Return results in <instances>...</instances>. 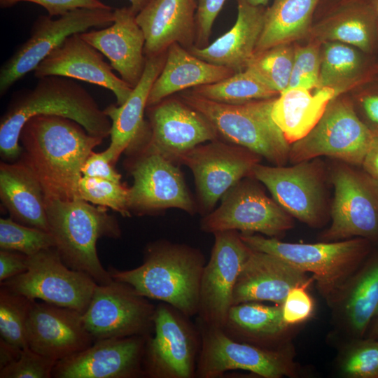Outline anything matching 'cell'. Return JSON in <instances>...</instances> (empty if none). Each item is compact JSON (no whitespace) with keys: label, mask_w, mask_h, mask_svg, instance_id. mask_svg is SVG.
I'll return each mask as SVG.
<instances>
[{"label":"cell","mask_w":378,"mask_h":378,"mask_svg":"<svg viewBox=\"0 0 378 378\" xmlns=\"http://www.w3.org/2000/svg\"><path fill=\"white\" fill-rule=\"evenodd\" d=\"M102 141L71 119L39 115L27 120L21 130L20 160L39 181L46 200H71L79 197L85 160Z\"/></svg>","instance_id":"cell-1"},{"label":"cell","mask_w":378,"mask_h":378,"mask_svg":"<svg viewBox=\"0 0 378 378\" xmlns=\"http://www.w3.org/2000/svg\"><path fill=\"white\" fill-rule=\"evenodd\" d=\"M39 115L71 119L103 139L110 135L111 120L85 88L71 78L45 76L33 88L16 94L1 118L0 152L4 159L20 157L21 130L27 120Z\"/></svg>","instance_id":"cell-2"},{"label":"cell","mask_w":378,"mask_h":378,"mask_svg":"<svg viewBox=\"0 0 378 378\" xmlns=\"http://www.w3.org/2000/svg\"><path fill=\"white\" fill-rule=\"evenodd\" d=\"M205 265L198 249L159 241L148 247L140 266L109 272L113 280L129 284L142 296L167 303L190 317L198 312Z\"/></svg>","instance_id":"cell-3"},{"label":"cell","mask_w":378,"mask_h":378,"mask_svg":"<svg viewBox=\"0 0 378 378\" xmlns=\"http://www.w3.org/2000/svg\"><path fill=\"white\" fill-rule=\"evenodd\" d=\"M49 231L64 263L90 276L98 284L111 283L109 271L101 264L97 251L100 237L118 238L121 231L106 207L91 205L78 197L71 200H46Z\"/></svg>","instance_id":"cell-4"},{"label":"cell","mask_w":378,"mask_h":378,"mask_svg":"<svg viewBox=\"0 0 378 378\" xmlns=\"http://www.w3.org/2000/svg\"><path fill=\"white\" fill-rule=\"evenodd\" d=\"M177 95L210 122L219 139L244 147L275 166H284L289 160L290 144L272 117L275 98L227 104L190 89Z\"/></svg>","instance_id":"cell-5"},{"label":"cell","mask_w":378,"mask_h":378,"mask_svg":"<svg viewBox=\"0 0 378 378\" xmlns=\"http://www.w3.org/2000/svg\"><path fill=\"white\" fill-rule=\"evenodd\" d=\"M251 249L274 255L295 268L312 272L326 297L338 291L369 251L367 239L316 244H295L251 233L239 234Z\"/></svg>","instance_id":"cell-6"},{"label":"cell","mask_w":378,"mask_h":378,"mask_svg":"<svg viewBox=\"0 0 378 378\" xmlns=\"http://www.w3.org/2000/svg\"><path fill=\"white\" fill-rule=\"evenodd\" d=\"M188 316L164 302L155 307L154 335L146 338L143 368L151 378L196 377L201 337Z\"/></svg>","instance_id":"cell-7"},{"label":"cell","mask_w":378,"mask_h":378,"mask_svg":"<svg viewBox=\"0 0 378 378\" xmlns=\"http://www.w3.org/2000/svg\"><path fill=\"white\" fill-rule=\"evenodd\" d=\"M27 267L1 286L32 300L85 312L98 284L88 274L66 266L55 247L28 256Z\"/></svg>","instance_id":"cell-8"},{"label":"cell","mask_w":378,"mask_h":378,"mask_svg":"<svg viewBox=\"0 0 378 378\" xmlns=\"http://www.w3.org/2000/svg\"><path fill=\"white\" fill-rule=\"evenodd\" d=\"M375 136L351 104L330 103L313 130L290 145L289 161L296 164L328 156L361 166Z\"/></svg>","instance_id":"cell-9"},{"label":"cell","mask_w":378,"mask_h":378,"mask_svg":"<svg viewBox=\"0 0 378 378\" xmlns=\"http://www.w3.org/2000/svg\"><path fill=\"white\" fill-rule=\"evenodd\" d=\"M114 21L112 9L78 8L57 19L39 16L29 38L4 63L0 70V94L6 92L43 61L66 38L94 27H105Z\"/></svg>","instance_id":"cell-10"},{"label":"cell","mask_w":378,"mask_h":378,"mask_svg":"<svg viewBox=\"0 0 378 378\" xmlns=\"http://www.w3.org/2000/svg\"><path fill=\"white\" fill-rule=\"evenodd\" d=\"M155 307L129 284L113 280L97 284L82 314L94 340L148 336L154 328Z\"/></svg>","instance_id":"cell-11"},{"label":"cell","mask_w":378,"mask_h":378,"mask_svg":"<svg viewBox=\"0 0 378 378\" xmlns=\"http://www.w3.org/2000/svg\"><path fill=\"white\" fill-rule=\"evenodd\" d=\"M291 216L257 184L241 179L222 197L220 205L202 219L201 230L215 233L240 230L279 236L293 227Z\"/></svg>","instance_id":"cell-12"},{"label":"cell","mask_w":378,"mask_h":378,"mask_svg":"<svg viewBox=\"0 0 378 378\" xmlns=\"http://www.w3.org/2000/svg\"><path fill=\"white\" fill-rule=\"evenodd\" d=\"M260 158L244 147L216 139L188 150L178 163L192 171L200 209L206 215L230 188L244 178L251 177Z\"/></svg>","instance_id":"cell-13"},{"label":"cell","mask_w":378,"mask_h":378,"mask_svg":"<svg viewBox=\"0 0 378 378\" xmlns=\"http://www.w3.org/2000/svg\"><path fill=\"white\" fill-rule=\"evenodd\" d=\"M332 223L324 238L339 240L378 237V182L346 164L334 167Z\"/></svg>","instance_id":"cell-14"},{"label":"cell","mask_w":378,"mask_h":378,"mask_svg":"<svg viewBox=\"0 0 378 378\" xmlns=\"http://www.w3.org/2000/svg\"><path fill=\"white\" fill-rule=\"evenodd\" d=\"M201 346L196 377L216 378L225 372L242 370L265 378H279L291 373L289 358L282 352L239 342L222 328L198 322Z\"/></svg>","instance_id":"cell-15"},{"label":"cell","mask_w":378,"mask_h":378,"mask_svg":"<svg viewBox=\"0 0 378 378\" xmlns=\"http://www.w3.org/2000/svg\"><path fill=\"white\" fill-rule=\"evenodd\" d=\"M131 165L134 183L130 188V211L145 214L168 208L194 214L197 207L176 163L141 144Z\"/></svg>","instance_id":"cell-16"},{"label":"cell","mask_w":378,"mask_h":378,"mask_svg":"<svg viewBox=\"0 0 378 378\" xmlns=\"http://www.w3.org/2000/svg\"><path fill=\"white\" fill-rule=\"evenodd\" d=\"M214 234V246L202 275L197 315L198 322L223 329L237 276L251 248L237 230Z\"/></svg>","instance_id":"cell-17"},{"label":"cell","mask_w":378,"mask_h":378,"mask_svg":"<svg viewBox=\"0 0 378 378\" xmlns=\"http://www.w3.org/2000/svg\"><path fill=\"white\" fill-rule=\"evenodd\" d=\"M149 135L142 144L177 164L186 152L219 139L210 122L177 94L146 108Z\"/></svg>","instance_id":"cell-18"},{"label":"cell","mask_w":378,"mask_h":378,"mask_svg":"<svg viewBox=\"0 0 378 378\" xmlns=\"http://www.w3.org/2000/svg\"><path fill=\"white\" fill-rule=\"evenodd\" d=\"M310 161L288 167L258 163L253 168L251 177L261 182L291 216L316 225L323 216L325 199L318 167Z\"/></svg>","instance_id":"cell-19"},{"label":"cell","mask_w":378,"mask_h":378,"mask_svg":"<svg viewBox=\"0 0 378 378\" xmlns=\"http://www.w3.org/2000/svg\"><path fill=\"white\" fill-rule=\"evenodd\" d=\"M148 336L96 340L88 348L57 362V378H134L144 375Z\"/></svg>","instance_id":"cell-20"},{"label":"cell","mask_w":378,"mask_h":378,"mask_svg":"<svg viewBox=\"0 0 378 378\" xmlns=\"http://www.w3.org/2000/svg\"><path fill=\"white\" fill-rule=\"evenodd\" d=\"M27 337L29 348L57 362L95 341L86 330L81 313L36 300L27 318Z\"/></svg>","instance_id":"cell-21"},{"label":"cell","mask_w":378,"mask_h":378,"mask_svg":"<svg viewBox=\"0 0 378 378\" xmlns=\"http://www.w3.org/2000/svg\"><path fill=\"white\" fill-rule=\"evenodd\" d=\"M112 70L99 51L80 34H75L41 61L34 72L37 78L58 76L104 88L113 93L116 105L120 106L127 100L133 88Z\"/></svg>","instance_id":"cell-22"},{"label":"cell","mask_w":378,"mask_h":378,"mask_svg":"<svg viewBox=\"0 0 378 378\" xmlns=\"http://www.w3.org/2000/svg\"><path fill=\"white\" fill-rule=\"evenodd\" d=\"M113 22L100 29L80 34L110 62L113 69L134 88L144 74L146 57V38L136 21V13L130 7L115 8Z\"/></svg>","instance_id":"cell-23"},{"label":"cell","mask_w":378,"mask_h":378,"mask_svg":"<svg viewBox=\"0 0 378 378\" xmlns=\"http://www.w3.org/2000/svg\"><path fill=\"white\" fill-rule=\"evenodd\" d=\"M305 273L274 255L251 248L233 289L232 305L260 301L281 305L291 288L310 284Z\"/></svg>","instance_id":"cell-24"},{"label":"cell","mask_w":378,"mask_h":378,"mask_svg":"<svg viewBox=\"0 0 378 378\" xmlns=\"http://www.w3.org/2000/svg\"><path fill=\"white\" fill-rule=\"evenodd\" d=\"M197 0H153L136 15L144 31L146 57L167 52L174 43L195 46Z\"/></svg>","instance_id":"cell-25"},{"label":"cell","mask_w":378,"mask_h":378,"mask_svg":"<svg viewBox=\"0 0 378 378\" xmlns=\"http://www.w3.org/2000/svg\"><path fill=\"white\" fill-rule=\"evenodd\" d=\"M166 53L146 57L142 77L127 100L122 105L111 104L104 109L111 122V142L105 151L114 164L123 152L139 145L149 134L144 112L153 84L164 66Z\"/></svg>","instance_id":"cell-26"},{"label":"cell","mask_w":378,"mask_h":378,"mask_svg":"<svg viewBox=\"0 0 378 378\" xmlns=\"http://www.w3.org/2000/svg\"><path fill=\"white\" fill-rule=\"evenodd\" d=\"M265 9L237 2L236 22L230 29L207 46L188 49L209 63L227 67L235 73L246 69L255 53L262 30Z\"/></svg>","instance_id":"cell-27"},{"label":"cell","mask_w":378,"mask_h":378,"mask_svg":"<svg viewBox=\"0 0 378 378\" xmlns=\"http://www.w3.org/2000/svg\"><path fill=\"white\" fill-rule=\"evenodd\" d=\"M235 72L227 67L204 61L178 43L167 50L164 66L153 84L147 107L193 88L225 79Z\"/></svg>","instance_id":"cell-28"},{"label":"cell","mask_w":378,"mask_h":378,"mask_svg":"<svg viewBox=\"0 0 378 378\" xmlns=\"http://www.w3.org/2000/svg\"><path fill=\"white\" fill-rule=\"evenodd\" d=\"M0 198L14 220L49 231L42 186L31 169L22 161L1 162Z\"/></svg>","instance_id":"cell-29"},{"label":"cell","mask_w":378,"mask_h":378,"mask_svg":"<svg viewBox=\"0 0 378 378\" xmlns=\"http://www.w3.org/2000/svg\"><path fill=\"white\" fill-rule=\"evenodd\" d=\"M335 95L331 87L318 88L314 94L306 88H294L274 99L272 117L290 145L313 130Z\"/></svg>","instance_id":"cell-30"},{"label":"cell","mask_w":378,"mask_h":378,"mask_svg":"<svg viewBox=\"0 0 378 378\" xmlns=\"http://www.w3.org/2000/svg\"><path fill=\"white\" fill-rule=\"evenodd\" d=\"M318 0H274L265 9L255 53L300 38L307 30ZM254 53V54H255Z\"/></svg>","instance_id":"cell-31"},{"label":"cell","mask_w":378,"mask_h":378,"mask_svg":"<svg viewBox=\"0 0 378 378\" xmlns=\"http://www.w3.org/2000/svg\"><path fill=\"white\" fill-rule=\"evenodd\" d=\"M287 326L281 306L248 302L231 306L223 330L232 339L267 340L279 335Z\"/></svg>","instance_id":"cell-32"},{"label":"cell","mask_w":378,"mask_h":378,"mask_svg":"<svg viewBox=\"0 0 378 378\" xmlns=\"http://www.w3.org/2000/svg\"><path fill=\"white\" fill-rule=\"evenodd\" d=\"M344 312L351 329L360 335L378 314V259L355 278L346 298Z\"/></svg>","instance_id":"cell-33"},{"label":"cell","mask_w":378,"mask_h":378,"mask_svg":"<svg viewBox=\"0 0 378 378\" xmlns=\"http://www.w3.org/2000/svg\"><path fill=\"white\" fill-rule=\"evenodd\" d=\"M190 90L205 99L227 104L276 98L279 94L248 69L237 72L218 82Z\"/></svg>","instance_id":"cell-34"},{"label":"cell","mask_w":378,"mask_h":378,"mask_svg":"<svg viewBox=\"0 0 378 378\" xmlns=\"http://www.w3.org/2000/svg\"><path fill=\"white\" fill-rule=\"evenodd\" d=\"M294 55L287 44L276 46L255 53L246 69L280 94L288 88Z\"/></svg>","instance_id":"cell-35"},{"label":"cell","mask_w":378,"mask_h":378,"mask_svg":"<svg viewBox=\"0 0 378 378\" xmlns=\"http://www.w3.org/2000/svg\"><path fill=\"white\" fill-rule=\"evenodd\" d=\"M34 300L1 286V339L20 350L29 347L27 323Z\"/></svg>","instance_id":"cell-36"},{"label":"cell","mask_w":378,"mask_h":378,"mask_svg":"<svg viewBox=\"0 0 378 378\" xmlns=\"http://www.w3.org/2000/svg\"><path fill=\"white\" fill-rule=\"evenodd\" d=\"M51 247H55L49 231L29 227L11 217L0 219V248L15 251L28 256Z\"/></svg>","instance_id":"cell-37"},{"label":"cell","mask_w":378,"mask_h":378,"mask_svg":"<svg viewBox=\"0 0 378 378\" xmlns=\"http://www.w3.org/2000/svg\"><path fill=\"white\" fill-rule=\"evenodd\" d=\"M79 197L93 204L110 208L123 216H130V188L121 182L83 176L78 183Z\"/></svg>","instance_id":"cell-38"},{"label":"cell","mask_w":378,"mask_h":378,"mask_svg":"<svg viewBox=\"0 0 378 378\" xmlns=\"http://www.w3.org/2000/svg\"><path fill=\"white\" fill-rule=\"evenodd\" d=\"M360 66L361 59L355 50L340 43L328 45L320 69L318 88L330 87L354 76Z\"/></svg>","instance_id":"cell-39"},{"label":"cell","mask_w":378,"mask_h":378,"mask_svg":"<svg viewBox=\"0 0 378 378\" xmlns=\"http://www.w3.org/2000/svg\"><path fill=\"white\" fill-rule=\"evenodd\" d=\"M341 369L351 378H378V340L354 344L344 356Z\"/></svg>","instance_id":"cell-40"},{"label":"cell","mask_w":378,"mask_h":378,"mask_svg":"<svg viewBox=\"0 0 378 378\" xmlns=\"http://www.w3.org/2000/svg\"><path fill=\"white\" fill-rule=\"evenodd\" d=\"M56 363L27 347L15 360L0 369V378H50Z\"/></svg>","instance_id":"cell-41"},{"label":"cell","mask_w":378,"mask_h":378,"mask_svg":"<svg viewBox=\"0 0 378 378\" xmlns=\"http://www.w3.org/2000/svg\"><path fill=\"white\" fill-rule=\"evenodd\" d=\"M320 60L317 48L308 46L298 49L288 85L289 88H303L312 90L319 88ZM286 89V90H287Z\"/></svg>","instance_id":"cell-42"},{"label":"cell","mask_w":378,"mask_h":378,"mask_svg":"<svg viewBox=\"0 0 378 378\" xmlns=\"http://www.w3.org/2000/svg\"><path fill=\"white\" fill-rule=\"evenodd\" d=\"M370 25L365 19L351 18L333 28L330 34V38L353 45L367 52L371 50L372 46Z\"/></svg>","instance_id":"cell-43"},{"label":"cell","mask_w":378,"mask_h":378,"mask_svg":"<svg viewBox=\"0 0 378 378\" xmlns=\"http://www.w3.org/2000/svg\"><path fill=\"white\" fill-rule=\"evenodd\" d=\"M309 285H299L291 288L281 305L283 318L287 326L303 322L312 314L314 302L306 290Z\"/></svg>","instance_id":"cell-44"},{"label":"cell","mask_w":378,"mask_h":378,"mask_svg":"<svg viewBox=\"0 0 378 378\" xmlns=\"http://www.w3.org/2000/svg\"><path fill=\"white\" fill-rule=\"evenodd\" d=\"M226 0H197L195 46L202 48L210 42L214 23Z\"/></svg>","instance_id":"cell-45"},{"label":"cell","mask_w":378,"mask_h":378,"mask_svg":"<svg viewBox=\"0 0 378 378\" xmlns=\"http://www.w3.org/2000/svg\"><path fill=\"white\" fill-rule=\"evenodd\" d=\"M20 1L38 4L43 7L51 17L61 16L78 8L112 9L99 0H0V4L1 7H9Z\"/></svg>","instance_id":"cell-46"},{"label":"cell","mask_w":378,"mask_h":378,"mask_svg":"<svg viewBox=\"0 0 378 378\" xmlns=\"http://www.w3.org/2000/svg\"><path fill=\"white\" fill-rule=\"evenodd\" d=\"M81 174L83 176L94 177L121 182L122 176L114 167L106 152L95 153L93 150L85 160Z\"/></svg>","instance_id":"cell-47"},{"label":"cell","mask_w":378,"mask_h":378,"mask_svg":"<svg viewBox=\"0 0 378 378\" xmlns=\"http://www.w3.org/2000/svg\"><path fill=\"white\" fill-rule=\"evenodd\" d=\"M28 255L22 253L1 249L0 282L16 276L27 270Z\"/></svg>","instance_id":"cell-48"},{"label":"cell","mask_w":378,"mask_h":378,"mask_svg":"<svg viewBox=\"0 0 378 378\" xmlns=\"http://www.w3.org/2000/svg\"><path fill=\"white\" fill-rule=\"evenodd\" d=\"M360 106L364 116V123L378 134V92L368 93L360 99Z\"/></svg>","instance_id":"cell-49"},{"label":"cell","mask_w":378,"mask_h":378,"mask_svg":"<svg viewBox=\"0 0 378 378\" xmlns=\"http://www.w3.org/2000/svg\"><path fill=\"white\" fill-rule=\"evenodd\" d=\"M361 166L365 172L378 182V134H376Z\"/></svg>","instance_id":"cell-50"},{"label":"cell","mask_w":378,"mask_h":378,"mask_svg":"<svg viewBox=\"0 0 378 378\" xmlns=\"http://www.w3.org/2000/svg\"><path fill=\"white\" fill-rule=\"evenodd\" d=\"M21 350L13 347L1 339L0 340V369L15 360Z\"/></svg>","instance_id":"cell-51"},{"label":"cell","mask_w":378,"mask_h":378,"mask_svg":"<svg viewBox=\"0 0 378 378\" xmlns=\"http://www.w3.org/2000/svg\"><path fill=\"white\" fill-rule=\"evenodd\" d=\"M129 1L131 4L130 8L137 15L153 0H129Z\"/></svg>","instance_id":"cell-52"},{"label":"cell","mask_w":378,"mask_h":378,"mask_svg":"<svg viewBox=\"0 0 378 378\" xmlns=\"http://www.w3.org/2000/svg\"><path fill=\"white\" fill-rule=\"evenodd\" d=\"M237 2L243 1L254 6H263L269 0H236Z\"/></svg>","instance_id":"cell-53"},{"label":"cell","mask_w":378,"mask_h":378,"mask_svg":"<svg viewBox=\"0 0 378 378\" xmlns=\"http://www.w3.org/2000/svg\"><path fill=\"white\" fill-rule=\"evenodd\" d=\"M374 330H375V333H376V335H377V339L378 340V319H377V323H376Z\"/></svg>","instance_id":"cell-54"}]
</instances>
